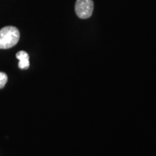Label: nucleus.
<instances>
[{
	"instance_id": "obj_3",
	"label": "nucleus",
	"mask_w": 156,
	"mask_h": 156,
	"mask_svg": "<svg viewBox=\"0 0 156 156\" xmlns=\"http://www.w3.org/2000/svg\"><path fill=\"white\" fill-rule=\"evenodd\" d=\"M16 57L19 59L18 67L20 69H27L30 67L29 55L25 51H20L16 54Z\"/></svg>"
},
{
	"instance_id": "obj_2",
	"label": "nucleus",
	"mask_w": 156,
	"mask_h": 156,
	"mask_svg": "<svg viewBox=\"0 0 156 156\" xmlns=\"http://www.w3.org/2000/svg\"><path fill=\"white\" fill-rule=\"evenodd\" d=\"M94 4L93 0H77L75 3V12L80 18L87 19L93 14Z\"/></svg>"
},
{
	"instance_id": "obj_1",
	"label": "nucleus",
	"mask_w": 156,
	"mask_h": 156,
	"mask_svg": "<svg viewBox=\"0 0 156 156\" xmlns=\"http://www.w3.org/2000/svg\"><path fill=\"white\" fill-rule=\"evenodd\" d=\"M20 32L13 26H7L0 30V48L7 49L15 46L19 41Z\"/></svg>"
},
{
	"instance_id": "obj_4",
	"label": "nucleus",
	"mask_w": 156,
	"mask_h": 156,
	"mask_svg": "<svg viewBox=\"0 0 156 156\" xmlns=\"http://www.w3.org/2000/svg\"><path fill=\"white\" fill-rule=\"evenodd\" d=\"M7 82V75L0 72V88H3Z\"/></svg>"
}]
</instances>
